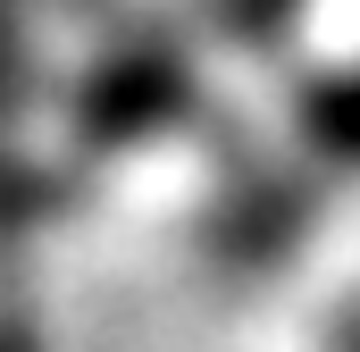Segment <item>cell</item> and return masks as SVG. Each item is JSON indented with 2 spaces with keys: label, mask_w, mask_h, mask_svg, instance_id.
<instances>
[{
  "label": "cell",
  "mask_w": 360,
  "mask_h": 352,
  "mask_svg": "<svg viewBox=\"0 0 360 352\" xmlns=\"http://www.w3.org/2000/svg\"><path fill=\"white\" fill-rule=\"evenodd\" d=\"M226 8H235L243 25H260V34H269V25H285V17H293L302 0H226Z\"/></svg>",
  "instance_id": "obj_1"
}]
</instances>
